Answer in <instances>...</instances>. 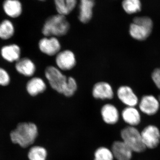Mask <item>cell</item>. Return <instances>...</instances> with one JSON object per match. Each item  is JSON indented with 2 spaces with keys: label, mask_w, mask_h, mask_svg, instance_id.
<instances>
[{
  "label": "cell",
  "mask_w": 160,
  "mask_h": 160,
  "mask_svg": "<svg viewBox=\"0 0 160 160\" xmlns=\"http://www.w3.org/2000/svg\"><path fill=\"white\" fill-rule=\"evenodd\" d=\"M158 99L159 101V102H160V95L158 97Z\"/></svg>",
  "instance_id": "f1b7e54d"
},
{
  "label": "cell",
  "mask_w": 160,
  "mask_h": 160,
  "mask_svg": "<svg viewBox=\"0 0 160 160\" xmlns=\"http://www.w3.org/2000/svg\"><path fill=\"white\" fill-rule=\"evenodd\" d=\"M39 48L43 53L52 56L60 52L61 46L57 38L54 37H46L39 41Z\"/></svg>",
  "instance_id": "9c48e42d"
},
{
  "label": "cell",
  "mask_w": 160,
  "mask_h": 160,
  "mask_svg": "<svg viewBox=\"0 0 160 160\" xmlns=\"http://www.w3.org/2000/svg\"><path fill=\"white\" fill-rule=\"evenodd\" d=\"M94 1L92 0H82L79 5V14L78 19L81 22L86 24L92 18Z\"/></svg>",
  "instance_id": "4fadbf2b"
},
{
  "label": "cell",
  "mask_w": 160,
  "mask_h": 160,
  "mask_svg": "<svg viewBox=\"0 0 160 160\" xmlns=\"http://www.w3.org/2000/svg\"><path fill=\"white\" fill-rule=\"evenodd\" d=\"M132 22L140 24L148 27L149 29H153V23L151 18L147 16H139L135 17L132 20Z\"/></svg>",
  "instance_id": "d4e9b609"
},
{
  "label": "cell",
  "mask_w": 160,
  "mask_h": 160,
  "mask_svg": "<svg viewBox=\"0 0 160 160\" xmlns=\"http://www.w3.org/2000/svg\"><path fill=\"white\" fill-rule=\"evenodd\" d=\"M68 87L65 96L67 97H70L74 95L77 90V83L74 78L71 77L68 78Z\"/></svg>",
  "instance_id": "484cf974"
},
{
  "label": "cell",
  "mask_w": 160,
  "mask_h": 160,
  "mask_svg": "<svg viewBox=\"0 0 160 160\" xmlns=\"http://www.w3.org/2000/svg\"><path fill=\"white\" fill-rule=\"evenodd\" d=\"M10 82V77L8 72L2 68H0V85L6 86Z\"/></svg>",
  "instance_id": "4316f807"
},
{
  "label": "cell",
  "mask_w": 160,
  "mask_h": 160,
  "mask_svg": "<svg viewBox=\"0 0 160 160\" xmlns=\"http://www.w3.org/2000/svg\"><path fill=\"white\" fill-rule=\"evenodd\" d=\"M1 54L3 58L8 62H12L20 59L21 49L15 44L6 46L1 49Z\"/></svg>",
  "instance_id": "ac0fdd59"
},
{
  "label": "cell",
  "mask_w": 160,
  "mask_h": 160,
  "mask_svg": "<svg viewBox=\"0 0 160 160\" xmlns=\"http://www.w3.org/2000/svg\"><path fill=\"white\" fill-rule=\"evenodd\" d=\"M46 89V83L39 78H34L29 80L26 85V89L29 95L36 96L42 93Z\"/></svg>",
  "instance_id": "e0dca14e"
},
{
  "label": "cell",
  "mask_w": 160,
  "mask_h": 160,
  "mask_svg": "<svg viewBox=\"0 0 160 160\" xmlns=\"http://www.w3.org/2000/svg\"><path fill=\"white\" fill-rule=\"evenodd\" d=\"M151 78L156 86L160 90V67L154 69L152 71Z\"/></svg>",
  "instance_id": "83f0119b"
},
{
  "label": "cell",
  "mask_w": 160,
  "mask_h": 160,
  "mask_svg": "<svg viewBox=\"0 0 160 160\" xmlns=\"http://www.w3.org/2000/svg\"><path fill=\"white\" fill-rule=\"evenodd\" d=\"M122 116L129 126L136 127L141 122L140 112L135 107H126L122 112Z\"/></svg>",
  "instance_id": "9a60e30c"
},
{
  "label": "cell",
  "mask_w": 160,
  "mask_h": 160,
  "mask_svg": "<svg viewBox=\"0 0 160 160\" xmlns=\"http://www.w3.org/2000/svg\"><path fill=\"white\" fill-rule=\"evenodd\" d=\"M16 69L18 72L26 77H31L35 72L34 63L28 58L20 59L16 63Z\"/></svg>",
  "instance_id": "2e32d148"
},
{
  "label": "cell",
  "mask_w": 160,
  "mask_h": 160,
  "mask_svg": "<svg viewBox=\"0 0 160 160\" xmlns=\"http://www.w3.org/2000/svg\"><path fill=\"white\" fill-rule=\"evenodd\" d=\"M55 61L59 69L64 71L72 69L76 64L74 53L69 50L60 52L57 55Z\"/></svg>",
  "instance_id": "52a82bcc"
},
{
  "label": "cell",
  "mask_w": 160,
  "mask_h": 160,
  "mask_svg": "<svg viewBox=\"0 0 160 160\" xmlns=\"http://www.w3.org/2000/svg\"><path fill=\"white\" fill-rule=\"evenodd\" d=\"M113 157L117 160H131L133 151L122 141H115L112 146Z\"/></svg>",
  "instance_id": "30bf717a"
},
{
  "label": "cell",
  "mask_w": 160,
  "mask_h": 160,
  "mask_svg": "<svg viewBox=\"0 0 160 160\" xmlns=\"http://www.w3.org/2000/svg\"><path fill=\"white\" fill-rule=\"evenodd\" d=\"M4 11L10 17L15 18L19 16L22 12L21 2L17 0H7L3 3Z\"/></svg>",
  "instance_id": "ffe728a7"
},
{
  "label": "cell",
  "mask_w": 160,
  "mask_h": 160,
  "mask_svg": "<svg viewBox=\"0 0 160 160\" xmlns=\"http://www.w3.org/2000/svg\"><path fill=\"white\" fill-rule=\"evenodd\" d=\"M141 133L143 143L146 149H155L159 145L160 131L157 126L148 125L144 128Z\"/></svg>",
  "instance_id": "5b68a950"
},
{
  "label": "cell",
  "mask_w": 160,
  "mask_h": 160,
  "mask_svg": "<svg viewBox=\"0 0 160 160\" xmlns=\"http://www.w3.org/2000/svg\"><path fill=\"white\" fill-rule=\"evenodd\" d=\"M70 24L66 16L54 15L46 19L42 28V33L46 37H61L67 34Z\"/></svg>",
  "instance_id": "7a4b0ae2"
},
{
  "label": "cell",
  "mask_w": 160,
  "mask_h": 160,
  "mask_svg": "<svg viewBox=\"0 0 160 160\" xmlns=\"http://www.w3.org/2000/svg\"><path fill=\"white\" fill-rule=\"evenodd\" d=\"M152 29L140 24L132 22L129 27V33L132 38L138 41L147 39L151 34Z\"/></svg>",
  "instance_id": "5bb4252c"
},
{
  "label": "cell",
  "mask_w": 160,
  "mask_h": 160,
  "mask_svg": "<svg viewBox=\"0 0 160 160\" xmlns=\"http://www.w3.org/2000/svg\"><path fill=\"white\" fill-rule=\"evenodd\" d=\"M122 141L126 144L133 152H143L146 149L141 132L135 127L128 126L122 129L121 132Z\"/></svg>",
  "instance_id": "3957f363"
},
{
  "label": "cell",
  "mask_w": 160,
  "mask_h": 160,
  "mask_svg": "<svg viewBox=\"0 0 160 160\" xmlns=\"http://www.w3.org/2000/svg\"><path fill=\"white\" fill-rule=\"evenodd\" d=\"M14 28L12 23L8 20H4L0 24V38L4 40L10 38L13 36Z\"/></svg>",
  "instance_id": "603a6c76"
},
{
  "label": "cell",
  "mask_w": 160,
  "mask_h": 160,
  "mask_svg": "<svg viewBox=\"0 0 160 160\" xmlns=\"http://www.w3.org/2000/svg\"><path fill=\"white\" fill-rule=\"evenodd\" d=\"M111 150L105 147L98 148L94 152V160H113Z\"/></svg>",
  "instance_id": "cb8c5ba5"
},
{
  "label": "cell",
  "mask_w": 160,
  "mask_h": 160,
  "mask_svg": "<svg viewBox=\"0 0 160 160\" xmlns=\"http://www.w3.org/2000/svg\"><path fill=\"white\" fill-rule=\"evenodd\" d=\"M54 3L58 14L66 16L75 8L77 1L76 0H56Z\"/></svg>",
  "instance_id": "d6986e66"
},
{
  "label": "cell",
  "mask_w": 160,
  "mask_h": 160,
  "mask_svg": "<svg viewBox=\"0 0 160 160\" xmlns=\"http://www.w3.org/2000/svg\"><path fill=\"white\" fill-rule=\"evenodd\" d=\"M138 105L140 111L143 113L153 116L159 110L160 102L152 95H145L140 100Z\"/></svg>",
  "instance_id": "8992f818"
},
{
  "label": "cell",
  "mask_w": 160,
  "mask_h": 160,
  "mask_svg": "<svg viewBox=\"0 0 160 160\" xmlns=\"http://www.w3.org/2000/svg\"><path fill=\"white\" fill-rule=\"evenodd\" d=\"M117 95L120 101L127 107H135L139 102L138 96L129 86H120L118 89Z\"/></svg>",
  "instance_id": "ba28073f"
},
{
  "label": "cell",
  "mask_w": 160,
  "mask_h": 160,
  "mask_svg": "<svg viewBox=\"0 0 160 160\" xmlns=\"http://www.w3.org/2000/svg\"><path fill=\"white\" fill-rule=\"evenodd\" d=\"M103 121L109 125H114L118 122L119 112L117 108L112 104L104 105L101 109Z\"/></svg>",
  "instance_id": "7c38bea8"
},
{
  "label": "cell",
  "mask_w": 160,
  "mask_h": 160,
  "mask_svg": "<svg viewBox=\"0 0 160 160\" xmlns=\"http://www.w3.org/2000/svg\"><path fill=\"white\" fill-rule=\"evenodd\" d=\"M92 96L95 98L100 99H112L114 96V92L111 85L106 82H99L93 86Z\"/></svg>",
  "instance_id": "8fae6325"
},
{
  "label": "cell",
  "mask_w": 160,
  "mask_h": 160,
  "mask_svg": "<svg viewBox=\"0 0 160 160\" xmlns=\"http://www.w3.org/2000/svg\"><path fill=\"white\" fill-rule=\"evenodd\" d=\"M38 136L37 126L32 122L19 123L10 134L12 142L18 144L24 148L32 145Z\"/></svg>",
  "instance_id": "6da1fadb"
},
{
  "label": "cell",
  "mask_w": 160,
  "mask_h": 160,
  "mask_svg": "<svg viewBox=\"0 0 160 160\" xmlns=\"http://www.w3.org/2000/svg\"><path fill=\"white\" fill-rule=\"evenodd\" d=\"M45 76L52 88L65 95L68 87V78L60 69L54 66H48L45 70Z\"/></svg>",
  "instance_id": "277c9868"
},
{
  "label": "cell",
  "mask_w": 160,
  "mask_h": 160,
  "mask_svg": "<svg viewBox=\"0 0 160 160\" xmlns=\"http://www.w3.org/2000/svg\"><path fill=\"white\" fill-rule=\"evenodd\" d=\"M122 7L127 14H133L141 11L142 4L139 0H125L122 2Z\"/></svg>",
  "instance_id": "44dd1931"
},
{
  "label": "cell",
  "mask_w": 160,
  "mask_h": 160,
  "mask_svg": "<svg viewBox=\"0 0 160 160\" xmlns=\"http://www.w3.org/2000/svg\"><path fill=\"white\" fill-rule=\"evenodd\" d=\"M47 152L46 149L40 146L31 147L28 152V157L29 160H46Z\"/></svg>",
  "instance_id": "7402d4cb"
}]
</instances>
